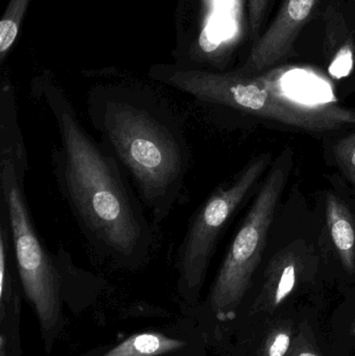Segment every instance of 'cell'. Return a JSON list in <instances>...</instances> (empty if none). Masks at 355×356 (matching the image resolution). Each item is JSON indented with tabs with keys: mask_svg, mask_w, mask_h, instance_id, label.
Listing matches in <instances>:
<instances>
[{
	"mask_svg": "<svg viewBox=\"0 0 355 356\" xmlns=\"http://www.w3.org/2000/svg\"><path fill=\"white\" fill-rule=\"evenodd\" d=\"M318 0H286L276 19L251 49L243 73L258 72L274 66L293 48L298 33Z\"/></svg>",
	"mask_w": 355,
	"mask_h": 356,
	"instance_id": "cell-7",
	"label": "cell"
},
{
	"mask_svg": "<svg viewBox=\"0 0 355 356\" xmlns=\"http://www.w3.org/2000/svg\"><path fill=\"white\" fill-rule=\"evenodd\" d=\"M292 165L293 154L285 150L269 170L231 241L208 295L210 309L219 321H229L236 317L251 286Z\"/></svg>",
	"mask_w": 355,
	"mask_h": 356,
	"instance_id": "cell-5",
	"label": "cell"
},
{
	"mask_svg": "<svg viewBox=\"0 0 355 356\" xmlns=\"http://www.w3.org/2000/svg\"><path fill=\"white\" fill-rule=\"evenodd\" d=\"M268 0H249V19L252 33L256 35L260 29L261 23L264 19L265 10H266Z\"/></svg>",
	"mask_w": 355,
	"mask_h": 356,
	"instance_id": "cell-16",
	"label": "cell"
},
{
	"mask_svg": "<svg viewBox=\"0 0 355 356\" xmlns=\"http://www.w3.org/2000/svg\"><path fill=\"white\" fill-rule=\"evenodd\" d=\"M272 156L252 159L233 181L218 186L190 219L177 250L179 289L185 298L199 295L221 234L271 164Z\"/></svg>",
	"mask_w": 355,
	"mask_h": 356,
	"instance_id": "cell-6",
	"label": "cell"
},
{
	"mask_svg": "<svg viewBox=\"0 0 355 356\" xmlns=\"http://www.w3.org/2000/svg\"><path fill=\"white\" fill-rule=\"evenodd\" d=\"M152 79L191 96L210 113L233 112L275 121L294 129L325 131L355 125V110L336 104L296 102L243 72H215L181 66H158Z\"/></svg>",
	"mask_w": 355,
	"mask_h": 356,
	"instance_id": "cell-4",
	"label": "cell"
},
{
	"mask_svg": "<svg viewBox=\"0 0 355 356\" xmlns=\"http://www.w3.org/2000/svg\"><path fill=\"white\" fill-rule=\"evenodd\" d=\"M306 270L304 252L299 245H290L269 261L262 286L251 312L272 315L296 292Z\"/></svg>",
	"mask_w": 355,
	"mask_h": 356,
	"instance_id": "cell-8",
	"label": "cell"
},
{
	"mask_svg": "<svg viewBox=\"0 0 355 356\" xmlns=\"http://www.w3.org/2000/svg\"><path fill=\"white\" fill-rule=\"evenodd\" d=\"M354 67V52L349 46H344L338 52L335 60L329 66V73L336 79L347 76Z\"/></svg>",
	"mask_w": 355,
	"mask_h": 356,
	"instance_id": "cell-14",
	"label": "cell"
},
{
	"mask_svg": "<svg viewBox=\"0 0 355 356\" xmlns=\"http://www.w3.org/2000/svg\"><path fill=\"white\" fill-rule=\"evenodd\" d=\"M87 106L92 127L133 180L152 225H162L181 196L191 165L181 119L158 96L127 88H96Z\"/></svg>",
	"mask_w": 355,
	"mask_h": 356,
	"instance_id": "cell-2",
	"label": "cell"
},
{
	"mask_svg": "<svg viewBox=\"0 0 355 356\" xmlns=\"http://www.w3.org/2000/svg\"><path fill=\"white\" fill-rule=\"evenodd\" d=\"M185 346L187 344L183 341L160 332H141L129 337L102 356H160Z\"/></svg>",
	"mask_w": 355,
	"mask_h": 356,
	"instance_id": "cell-10",
	"label": "cell"
},
{
	"mask_svg": "<svg viewBox=\"0 0 355 356\" xmlns=\"http://www.w3.org/2000/svg\"><path fill=\"white\" fill-rule=\"evenodd\" d=\"M333 154L340 168L355 188V131L336 144Z\"/></svg>",
	"mask_w": 355,
	"mask_h": 356,
	"instance_id": "cell-13",
	"label": "cell"
},
{
	"mask_svg": "<svg viewBox=\"0 0 355 356\" xmlns=\"http://www.w3.org/2000/svg\"><path fill=\"white\" fill-rule=\"evenodd\" d=\"M33 95L43 100L56 124L54 179L90 248L117 267H142L154 249V225L126 171L85 129L58 87L42 81Z\"/></svg>",
	"mask_w": 355,
	"mask_h": 356,
	"instance_id": "cell-1",
	"label": "cell"
},
{
	"mask_svg": "<svg viewBox=\"0 0 355 356\" xmlns=\"http://www.w3.org/2000/svg\"><path fill=\"white\" fill-rule=\"evenodd\" d=\"M287 356H322L313 343L304 338L302 332H299L294 341L293 346Z\"/></svg>",
	"mask_w": 355,
	"mask_h": 356,
	"instance_id": "cell-15",
	"label": "cell"
},
{
	"mask_svg": "<svg viewBox=\"0 0 355 356\" xmlns=\"http://www.w3.org/2000/svg\"><path fill=\"white\" fill-rule=\"evenodd\" d=\"M354 334H355V328H354Z\"/></svg>",
	"mask_w": 355,
	"mask_h": 356,
	"instance_id": "cell-17",
	"label": "cell"
},
{
	"mask_svg": "<svg viewBox=\"0 0 355 356\" xmlns=\"http://www.w3.org/2000/svg\"><path fill=\"white\" fill-rule=\"evenodd\" d=\"M296 338L294 324L281 320L271 324L258 346V356H287Z\"/></svg>",
	"mask_w": 355,
	"mask_h": 356,
	"instance_id": "cell-11",
	"label": "cell"
},
{
	"mask_svg": "<svg viewBox=\"0 0 355 356\" xmlns=\"http://www.w3.org/2000/svg\"><path fill=\"white\" fill-rule=\"evenodd\" d=\"M27 171L28 156L16 95L6 83L0 93V211L10 226L19 282L37 313L49 350L62 330L65 288L83 272L64 246L53 253L44 244L25 194Z\"/></svg>",
	"mask_w": 355,
	"mask_h": 356,
	"instance_id": "cell-3",
	"label": "cell"
},
{
	"mask_svg": "<svg viewBox=\"0 0 355 356\" xmlns=\"http://www.w3.org/2000/svg\"><path fill=\"white\" fill-rule=\"evenodd\" d=\"M31 0H10L0 21V58L4 60L18 38Z\"/></svg>",
	"mask_w": 355,
	"mask_h": 356,
	"instance_id": "cell-12",
	"label": "cell"
},
{
	"mask_svg": "<svg viewBox=\"0 0 355 356\" xmlns=\"http://www.w3.org/2000/svg\"><path fill=\"white\" fill-rule=\"evenodd\" d=\"M325 215L342 265L348 273H354L355 225L352 213L339 197L329 194L325 202Z\"/></svg>",
	"mask_w": 355,
	"mask_h": 356,
	"instance_id": "cell-9",
	"label": "cell"
}]
</instances>
